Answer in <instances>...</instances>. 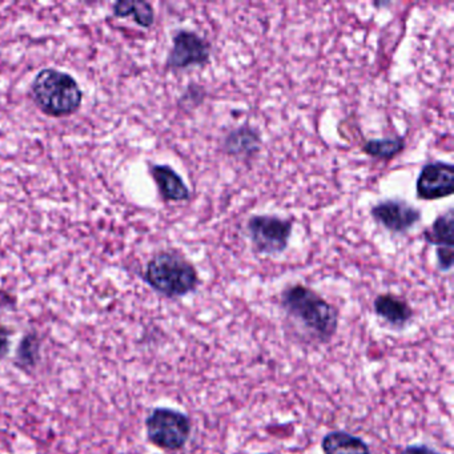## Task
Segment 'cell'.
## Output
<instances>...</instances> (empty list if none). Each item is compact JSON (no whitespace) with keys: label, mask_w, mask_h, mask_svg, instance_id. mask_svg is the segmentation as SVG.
I'll list each match as a JSON object with an SVG mask.
<instances>
[{"label":"cell","mask_w":454,"mask_h":454,"mask_svg":"<svg viewBox=\"0 0 454 454\" xmlns=\"http://www.w3.org/2000/svg\"><path fill=\"white\" fill-rule=\"evenodd\" d=\"M324 454H372L368 443L345 430H332L321 440Z\"/></svg>","instance_id":"7c38bea8"},{"label":"cell","mask_w":454,"mask_h":454,"mask_svg":"<svg viewBox=\"0 0 454 454\" xmlns=\"http://www.w3.org/2000/svg\"><path fill=\"white\" fill-rule=\"evenodd\" d=\"M9 347V337L4 328H0V357L7 352Z\"/></svg>","instance_id":"d6986e66"},{"label":"cell","mask_w":454,"mask_h":454,"mask_svg":"<svg viewBox=\"0 0 454 454\" xmlns=\"http://www.w3.org/2000/svg\"><path fill=\"white\" fill-rule=\"evenodd\" d=\"M435 260L440 272H450L454 262V248H435Z\"/></svg>","instance_id":"e0dca14e"},{"label":"cell","mask_w":454,"mask_h":454,"mask_svg":"<svg viewBox=\"0 0 454 454\" xmlns=\"http://www.w3.org/2000/svg\"><path fill=\"white\" fill-rule=\"evenodd\" d=\"M207 99L206 87L198 83H191L185 87L184 92L179 99L180 107L187 108V110H195L200 107Z\"/></svg>","instance_id":"2e32d148"},{"label":"cell","mask_w":454,"mask_h":454,"mask_svg":"<svg viewBox=\"0 0 454 454\" xmlns=\"http://www.w3.org/2000/svg\"><path fill=\"white\" fill-rule=\"evenodd\" d=\"M31 95L39 110L52 118L73 115L81 108L83 92L70 74L44 68L31 84Z\"/></svg>","instance_id":"7a4b0ae2"},{"label":"cell","mask_w":454,"mask_h":454,"mask_svg":"<svg viewBox=\"0 0 454 454\" xmlns=\"http://www.w3.org/2000/svg\"><path fill=\"white\" fill-rule=\"evenodd\" d=\"M212 46L195 31L179 30L172 38V49L167 58V68L187 70L206 67L211 62Z\"/></svg>","instance_id":"8992f818"},{"label":"cell","mask_w":454,"mask_h":454,"mask_svg":"<svg viewBox=\"0 0 454 454\" xmlns=\"http://www.w3.org/2000/svg\"><path fill=\"white\" fill-rule=\"evenodd\" d=\"M262 139L259 129L244 124L231 129L222 143L225 155L232 158L252 159L262 150Z\"/></svg>","instance_id":"9c48e42d"},{"label":"cell","mask_w":454,"mask_h":454,"mask_svg":"<svg viewBox=\"0 0 454 454\" xmlns=\"http://www.w3.org/2000/svg\"><path fill=\"white\" fill-rule=\"evenodd\" d=\"M145 278L151 288L168 299L188 296L200 284L195 265L174 251L156 254L148 262Z\"/></svg>","instance_id":"3957f363"},{"label":"cell","mask_w":454,"mask_h":454,"mask_svg":"<svg viewBox=\"0 0 454 454\" xmlns=\"http://www.w3.org/2000/svg\"><path fill=\"white\" fill-rule=\"evenodd\" d=\"M400 454H442L430 446L424 445V443H414V445L406 446Z\"/></svg>","instance_id":"ac0fdd59"},{"label":"cell","mask_w":454,"mask_h":454,"mask_svg":"<svg viewBox=\"0 0 454 454\" xmlns=\"http://www.w3.org/2000/svg\"><path fill=\"white\" fill-rule=\"evenodd\" d=\"M246 230L256 252L273 256L288 248L294 222L276 215H252L247 220Z\"/></svg>","instance_id":"5b68a950"},{"label":"cell","mask_w":454,"mask_h":454,"mask_svg":"<svg viewBox=\"0 0 454 454\" xmlns=\"http://www.w3.org/2000/svg\"><path fill=\"white\" fill-rule=\"evenodd\" d=\"M405 139L403 137L369 139L364 143L361 151L369 158L379 160H392L405 150Z\"/></svg>","instance_id":"9a60e30c"},{"label":"cell","mask_w":454,"mask_h":454,"mask_svg":"<svg viewBox=\"0 0 454 454\" xmlns=\"http://www.w3.org/2000/svg\"><path fill=\"white\" fill-rule=\"evenodd\" d=\"M371 216L387 232L393 235H405L421 222L422 212L408 201L387 199L372 207Z\"/></svg>","instance_id":"52a82bcc"},{"label":"cell","mask_w":454,"mask_h":454,"mask_svg":"<svg viewBox=\"0 0 454 454\" xmlns=\"http://www.w3.org/2000/svg\"><path fill=\"white\" fill-rule=\"evenodd\" d=\"M114 15L116 18L134 17L135 23L145 28H150L155 22L153 7L143 0H121L114 6Z\"/></svg>","instance_id":"5bb4252c"},{"label":"cell","mask_w":454,"mask_h":454,"mask_svg":"<svg viewBox=\"0 0 454 454\" xmlns=\"http://www.w3.org/2000/svg\"><path fill=\"white\" fill-rule=\"evenodd\" d=\"M422 238L435 248H454L453 209H448L445 214L435 217L432 225L422 233Z\"/></svg>","instance_id":"4fadbf2b"},{"label":"cell","mask_w":454,"mask_h":454,"mask_svg":"<svg viewBox=\"0 0 454 454\" xmlns=\"http://www.w3.org/2000/svg\"><path fill=\"white\" fill-rule=\"evenodd\" d=\"M417 198L425 201L449 198L454 192V167L446 161H429L416 180Z\"/></svg>","instance_id":"ba28073f"},{"label":"cell","mask_w":454,"mask_h":454,"mask_svg":"<svg viewBox=\"0 0 454 454\" xmlns=\"http://www.w3.org/2000/svg\"><path fill=\"white\" fill-rule=\"evenodd\" d=\"M373 309L380 318L395 328H403L414 316L408 301L393 294H379L374 299Z\"/></svg>","instance_id":"8fae6325"},{"label":"cell","mask_w":454,"mask_h":454,"mask_svg":"<svg viewBox=\"0 0 454 454\" xmlns=\"http://www.w3.org/2000/svg\"><path fill=\"white\" fill-rule=\"evenodd\" d=\"M151 175L158 185L161 198L166 201H187L191 199V191L183 177L167 164H155L151 167Z\"/></svg>","instance_id":"30bf717a"},{"label":"cell","mask_w":454,"mask_h":454,"mask_svg":"<svg viewBox=\"0 0 454 454\" xmlns=\"http://www.w3.org/2000/svg\"><path fill=\"white\" fill-rule=\"evenodd\" d=\"M280 305L289 318L316 344H328L339 328V309L321 294L302 284L286 286Z\"/></svg>","instance_id":"6da1fadb"},{"label":"cell","mask_w":454,"mask_h":454,"mask_svg":"<svg viewBox=\"0 0 454 454\" xmlns=\"http://www.w3.org/2000/svg\"><path fill=\"white\" fill-rule=\"evenodd\" d=\"M260 454H276V453H273V451H270V453H260Z\"/></svg>","instance_id":"ffe728a7"},{"label":"cell","mask_w":454,"mask_h":454,"mask_svg":"<svg viewBox=\"0 0 454 454\" xmlns=\"http://www.w3.org/2000/svg\"><path fill=\"white\" fill-rule=\"evenodd\" d=\"M148 440L164 450L176 451L184 448L192 433V421L183 411L158 408L148 417Z\"/></svg>","instance_id":"277c9868"}]
</instances>
